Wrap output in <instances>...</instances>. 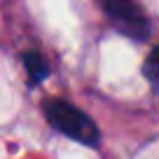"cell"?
<instances>
[{"label":"cell","mask_w":159,"mask_h":159,"mask_svg":"<svg viewBox=\"0 0 159 159\" xmlns=\"http://www.w3.org/2000/svg\"><path fill=\"white\" fill-rule=\"evenodd\" d=\"M45 117L56 131H61L68 138L77 140L82 145H98L101 140L98 126L77 105L68 103L63 98H49L45 101Z\"/></svg>","instance_id":"obj_1"},{"label":"cell","mask_w":159,"mask_h":159,"mask_svg":"<svg viewBox=\"0 0 159 159\" xmlns=\"http://www.w3.org/2000/svg\"><path fill=\"white\" fill-rule=\"evenodd\" d=\"M101 7H103L108 21L122 35L131 40H148L150 24L145 19L143 10L134 0H101Z\"/></svg>","instance_id":"obj_2"},{"label":"cell","mask_w":159,"mask_h":159,"mask_svg":"<svg viewBox=\"0 0 159 159\" xmlns=\"http://www.w3.org/2000/svg\"><path fill=\"white\" fill-rule=\"evenodd\" d=\"M24 66H26L30 84H40V82L49 75V63L45 61V56L40 54V52H28V54H24Z\"/></svg>","instance_id":"obj_3"},{"label":"cell","mask_w":159,"mask_h":159,"mask_svg":"<svg viewBox=\"0 0 159 159\" xmlns=\"http://www.w3.org/2000/svg\"><path fill=\"white\" fill-rule=\"evenodd\" d=\"M143 75H145V80H148L150 84H152V89L159 91V45L148 54V59H145V63H143Z\"/></svg>","instance_id":"obj_4"}]
</instances>
